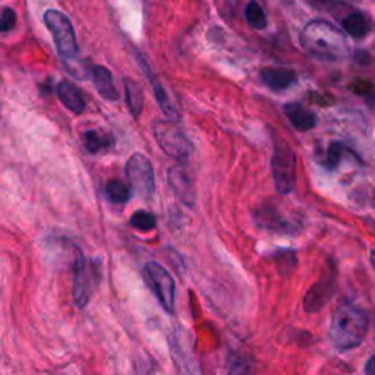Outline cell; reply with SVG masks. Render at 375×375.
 <instances>
[{"mask_svg": "<svg viewBox=\"0 0 375 375\" xmlns=\"http://www.w3.org/2000/svg\"><path fill=\"white\" fill-rule=\"evenodd\" d=\"M335 293V273L326 274L324 278L315 283L304 298V308L306 312H319Z\"/></svg>", "mask_w": 375, "mask_h": 375, "instance_id": "30bf717a", "label": "cell"}, {"mask_svg": "<svg viewBox=\"0 0 375 375\" xmlns=\"http://www.w3.org/2000/svg\"><path fill=\"white\" fill-rule=\"evenodd\" d=\"M57 97L59 100L64 103V106L66 109H69L71 112L76 113V114H81L85 109V102H84V97L75 84L69 83V81H62L59 83L57 85Z\"/></svg>", "mask_w": 375, "mask_h": 375, "instance_id": "9a60e30c", "label": "cell"}, {"mask_svg": "<svg viewBox=\"0 0 375 375\" xmlns=\"http://www.w3.org/2000/svg\"><path fill=\"white\" fill-rule=\"evenodd\" d=\"M229 375H252V371L249 369V367L246 365L245 361L241 359H236L229 371Z\"/></svg>", "mask_w": 375, "mask_h": 375, "instance_id": "484cf974", "label": "cell"}, {"mask_svg": "<svg viewBox=\"0 0 375 375\" xmlns=\"http://www.w3.org/2000/svg\"><path fill=\"white\" fill-rule=\"evenodd\" d=\"M355 59H357L361 65H369L371 64V56L365 52H358L357 56H355Z\"/></svg>", "mask_w": 375, "mask_h": 375, "instance_id": "83f0119b", "label": "cell"}, {"mask_svg": "<svg viewBox=\"0 0 375 375\" xmlns=\"http://www.w3.org/2000/svg\"><path fill=\"white\" fill-rule=\"evenodd\" d=\"M283 110L292 126L301 132L311 131L317 125V114L302 106L301 103H287Z\"/></svg>", "mask_w": 375, "mask_h": 375, "instance_id": "5bb4252c", "label": "cell"}, {"mask_svg": "<svg viewBox=\"0 0 375 375\" xmlns=\"http://www.w3.org/2000/svg\"><path fill=\"white\" fill-rule=\"evenodd\" d=\"M169 185L173 189L177 200L188 207H194L196 201L195 185L192 176L185 165H176L169 170Z\"/></svg>", "mask_w": 375, "mask_h": 375, "instance_id": "9c48e42d", "label": "cell"}, {"mask_svg": "<svg viewBox=\"0 0 375 375\" xmlns=\"http://www.w3.org/2000/svg\"><path fill=\"white\" fill-rule=\"evenodd\" d=\"M131 226L136 230H141V232H150L154 230L157 226V220H155V215L150 211L145 210H140V211H135L131 217Z\"/></svg>", "mask_w": 375, "mask_h": 375, "instance_id": "603a6c76", "label": "cell"}, {"mask_svg": "<svg viewBox=\"0 0 375 375\" xmlns=\"http://www.w3.org/2000/svg\"><path fill=\"white\" fill-rule=\"evenodd\" d=\"M155 141L159 147L173 159L186 162L191 155L192 145L186 135L173 122L157 121L153 126Z\"/></svg>", "mask_w": 375, "mask_h": 375, "instance_id": "5b68a950", "label": "cell"}, {"mask_svg": "<svg viewBox=\"0 0 375 375\" xmlns=\"http://www.w3.org/2000/svg\"><path fill=\"white\" fill-rule=\"evenodd\" d=\"M245 19L249 27L255 30H264L267 27V16L260 4L249 2L245 8Z\"/></svg>", "mask_w": 375, "mask_h": 375, "instance_id": "44dd1931", "label": "cell"}, {"mask_svg": "<svg viewBox=\"0 0 375 375\" xmlns=\"http://www.w3.org/2000/svg\"><path fill=\"white\" fill-rule=\"evenodd\" d=\"M125 93H126V103L129 107V112L135 119H138V116L141 114L143 107H144V93L143 87L138 84L132 78H126L125 80Z\"/></svg>", "mask_w": 375, "mask_h": 375, "instance_id": "e0dca14e", "label": "cell"}, {"mask_svg": "<svg viewBox=\"0 0 375 375\" xmlns=\"http://www.w3.org/2000/svg\"><path fill=\"white\" fill-rule=\"evenodd\" d=\"M343 28L353 38H362L371 31L369 21L359 12H355V13L347 15L343 19Z\"/></svg>", "mask_w": 375, "mask_h": 375, "instance_id": "d6986e66", "label": "cell"}, {"mask_svg": "<svg viewBox=\"0 0 375 375\" xmlns=\"http://www.w3.org/2000/svg\"><path fill=\"white\" fill-rule=\"evenodd\" d=\"M350 88H353V91H357L359 95H365L372 91V84L369 81H357Z\"/></svg>", "mask_w": 375, "mask_h": 375, "instance_id": "4316f807", "label": "cell"}, {"mask_svg": "<svg viewBox=\"0 0 375 375\" xmlns=\"http://www.w3.org/2000/svg\"><path fill=\"white\" fill-rule=\"evenodd\" d=\"M185 334L186 333L184 330H177L173 333V340H172L173 359L177 364L181 375H200L198 368H196V364L194 361L191 347H184Z\"/></svg>", "mask_w": 375, "mask_h": 375, "instance_id": "7c38bea8", "label": "cell"}, {"mask_svg": "<svg viewBox=\"0 0 375 375\" xmlns=\"http://www.w3.org/2000/svg\"><path fill=\"white\" fill-rule=\"evenodd\" d=\"M106 195L113 204H126L131 198V188L119 179H112L106 184Z\"/></svg>", "mask_w": 375, "mask_h": 375, "instance_id": "ffe728a7", "label": "cell"}, {"mask_svg": "<svg viewBox=\"0 0 375 375\" xmlns=\"http://www.w3.org/2000/svg\"><path fill=\"white\" fill-rule=\"evenodd\" d=\"M144 279L150 290L159 299L167 314L174 311V280L172 274L159 263H148L144 267Z\"/></svg>", "mask_w": 375, "mask_h": 375, "instance_id": "8992f818", "label": "cell"}, {"mask_svg": "<svg viewBox=\"0 0 375 375\" xmlns=\"http://www.w3.org/2000/svg\"><path fill=\"white\" fill-rule=\"evenodd\" d=\"M365 374L367 375H374V357H369L367 364H365Z\"/></svg>", "mask_w": 375, "mask_h": 375, "instance_id": "f1b7e54d", "label": "cell"}, {"mask_svg": "<svg viewBox=\"0 0 375 375\" xmlns=\"http://www.w3.org/2000/svg\"><path fill=\"white\" fill-rule=\"evenodd\" d=\"M301 43L311 56L321 61H339L347 54L345 34L327 21L309 23L301 34Z\"/></svg>", "mask_w": 375, "mask_h": 375, "instance_id": "7a4b0ae2", "label": "cell"}, {"mask_svg": "<svg viewBox=\"0 0 375 375\" xmlns=\"http://www.w3.org/2000/svg\"><path fill=\"white\" fill-rule=\"evenodd\" d=\"M345 145L339 141H334L328 145L327 148V155H326V162H324V167L328 170H335L338 166L340 165V160L343 157L345 153Z\"/></svg>", "mask_w": 375, "mask_h": 375, "instance_id": "cb8c5ba5", "label": "cell"}, {"mask_svg": "<svg viewBox=\"0 0 375 375\" xmlns=\"http://www.w3.org/2000/svg\"><path fill=\"white\" fill-rule=\"evenodd\" d=\"M83 140H84V147L88 153L95 154L98 151H102L105 148H107L112 144V140L105 135H100L95 131H87L83 135Z\"/></svg>", "mask_w": 375, "mask_h": 375, "instance_id": "7402d4cb", "label": "cell"}, {"mask_svg": "<svg viewBox=\"0 0 375 375\" xmlns=\"http://www.w3.org/2000/svg\"><path fill=\"white\" fill-rule=\"evenodd\" d=\"M43 19L47 30L52 32L57 53L66 59V61H72L78 54V43L69 18L62 12L49 9L44 13Z\"/></svg>", "mask_w": 375, "mask_h": 375, "instance_id": "277c9868", "label": "cell"}, {"mask_svg": "<svg viewBox=\"0 0 375 375\" xmlns=\"http://www.w3.org/2000/svg\"><path fill=\"white\" fill-rule=\"evenodd\" d=\"M126 177L129 181V188L143 196V198H151L154 195V170L147 155L135 153L129 157L126 163Z\"/></svg>", "mask_w": 375, "mask_h": 375, "instance_id": "52a82bcc", "label": "cell"}, {"mask_svg": "<svg viewBox=\"0 0 375 375\" xmlns=\"http://www.w3.org/2000/svg\"><path fill=\"white\" fill-rule=\"evenodd\" d=\"M93 294V280L91 274L87 268L83 252L75 248V260H73V289L72 296L73 302L78 308H84L90 302Z\"/></svg>", "mask_w": 375, "mask_h": 375, "instance_id": "ba28073f", "label": "cell"}, {"mask_svg": "<svg viewBox=\"0 0 375 375\" xmlns=\"http://www.w3.org/2000/svg\"><path fill=\"white\" fill-rule=\"evenodd\" d=\"M261 81L273 91H282L298 81V76H296V72L293 69L264 68L261 71Z\"/></svg>", "mask_w": 375, "mask_h": 375, "instance_id": "4fadbf2b", "label": "cell"}, {"mask_svg": "<svg viewBox=\"0 0 375 375\" xmlns=\"http://www.w3.org/2000/svg\"><path fill=\"white\" fill-rule=\"evenodd\" d=\"M368 326L369 320L364 309L352 302H342L333 312L328 328L330 342L340 352L358 347L365 339Z\"/></svg>", "mask_w": 375, "mask_h": 375, "instance_id": "6da1fadb", "label": "cell"}, {"mask_svg": "<svg viewBox=\"0 0 375 375\" xmlns=\"http://www.w3.org/2000/svg\"><path fill=\"white\" fill-rule=\"evenodd\" d=\"M143 65H144V64H143ZM144 68H145V72H147V75H148V78H150V81H151V85H153V90H154V94H155L157 102H159V105H160L163 113L169 117V119H172V121H177V119H179V112H177V109L172 105V102H170V98H169V95H167V93H166V90H165V87H163L159 81L155 80V76H154V75L150 73V71H148V68H147L145 65H144Z\"/></svg>", "mask_w": 375, "mask_h": 375, "instance_id": "ac0fdd59", "label": "cell"}, {"mask_svg": "<svg viewBox=\"0 0 375 375\" xmlns=\"http://www.w3.org/2000/svg\"><path fill=\"white\" fill-rule=\"evenodd\" d=\"M16 13L12 9H4L0 13V32H9L15 28Z\"/></svg>", "mask_w": 375, "mask_h": 375, "instance_id": "d4e9b609", "label": "cell"}, {"mask_svg": "<svg viewBox=\"0 0 375 375\" xmlns=\"http://www.w3.org/2000/svg\"><path fill=\"white\" fill-rule=\"evenodd\" d=\"M255 220L261 227H266L275 233L292 234L296 229V225L290 222L278 207L271 204L260 206V208L255 213Z\"/></svg>", "mask_w": 375, "mask_h": 375, "instance_id": "8fae6325", "label": "cell"}, {"mask_svg": "<svg viewBox=\"0 0 375 375\" xmlns=\"http://www.w3.org/2000/svg\"><path fill=\"white\" fill-rule=\"evenodd\" d=\"M91 76H93V83H94L95 90L98 91V94H100L103 98H106V100H109V102L117 100L119 94H117V90L113 84L112 73L107 68L100 66V65L93 66Z\"/></svg>", "mask_w": 375, "mask_h": 375, "instance_id": "2e32d148", "label": "cell"}, {"mask_svg": "<svg viewBox=\"0 0 375 375\" xmlns=\"http://www.w3.org/2000/svg\"><path fill=\"white\" fill-rule=\"evenodd\" d=\"M271 174L275 191L280 195H289L294 191L296 154L285 140H279L274 144V153L271 157Z\"/></svg>", "mask_w": 375, "mask_h": 375, "instance_id": "3957f363", "label": "cell"}]
</instances>
